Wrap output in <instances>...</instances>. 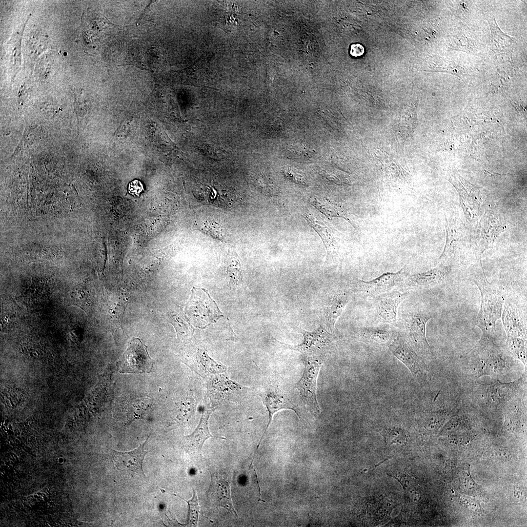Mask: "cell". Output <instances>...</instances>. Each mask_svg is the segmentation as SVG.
<instances>
[{
  "instance_id": "6da1fadb",
  "label": "cell",
  "mask_w": 527,
  "mask_h": 527,
  "mask_svg": "<svg viewBox=\"0 0 527 527\" xmlns=\"http://www.w3.org/2000/svg\"><path fill=\"white\" fill-rule=\"evenodd\" d=\"M470 369L477 377L488 375L497 379L509 369L511 357L497 345L495 339L482 335L475 345L467 354Z\"/></svg>"
},
{
  "instance_id": "7a4b0ae2",
  "label": "cell",
  "mask_w": 527,
  "mask_h": 527,
  "mask_svg": "<svg viewBox=\"0 0 527 527\" xmlns=\"http://www.w3.org/2000/svg\"><path fill=\"white\" fill-rule=\"evenodd\" d=\"M481 295L480 310L475 324L482 335L495 339L496 322L501 318L505 299L502 293L490 283L484 275L483 279L474 280Z\"/></svg>"
},
{
  "instance_id": "3957f363",
  "label": "cell",
  "mask_w": 527,
  "mask_h": 527,
  "mask_svg": "<svg viewBox=\"0 0 527 527\" xmlns=\"http://www.w3.org/2000/svg\"><path fill=\"white\" fill-rule=\"evenodd\" d=\"M186 310L193 324L202 328L223 316L215 301L203 288H193Z\"/></svg>"
},
{
  "instance_id": "277c9868",
  "label": "cell",
  "mask_w": 527,
  "mask_h": 527,
  "mask_svg": "<svg viewBox=\"0 0 527 527\" xmlns=\"http://www.w3.org/2000/svg\"><path fill=\"white\" fill-rule=\"evenodd\" d=\"M304 368L296 388L301 398L313 412L320 411L316 397V383L318 373L323 364L316 357L304 356Z\"/></svg>"
},
{
  "instance_id": "5b68a950",
  "label": "cell",
  "mask_w": 527,
  "mask_h": 527,
  "mask_svg": "<svg viewBox=\"0 0 527 527\" xmlns=\"http://www.w3.org/2000/svg\"><path fill=\"white\" fill-rule=\"evenodd\" d=\"M432 315L427 311L415 310L403 316L404 327L408 339V343L418 351H430L431 347L426 338V325Z\"/></svg>"
},
{
  "instance_id": "8992f818",
  "label": "cell",
  "mask_w": 527,
  "mask_h": 527,
  "mask_svg": "<svg viewBox=\"0 0 527 527\" xmlns=\"http://www.w3.org/2000/svg\"><path fill=\"white\" fill-rule=\"evenodd\" d=\"M300 332L304 337V340L301 344L290 345L281 343L286 348L299 351L304 356L310 357L324 354L331 349L333 345L335 335L322 326L311 331L301 329Z\"/></svg>"
},
{
  "instance_id": "52a82bcc",
  "label": "cell",
  "mask_w": 527,
  "mask_h": 527,
  "mask_svg": "<svg viewBox=\"0 0 527 527\" xmlns=\"http://www.w3.org/2000/svg\"><path fill=\"white\" fill-rule=\"evenodd\" d=\"M153 361L150 358L147 346L141 340L133 337L128 342L119 364L121 373H142L150 372Z\"/></svg>"
},
{
  "instance_id": "ba28073f",
  "label": "cell",
  "mask_w": 527,
  "mask_h": 527,
  "mask_svg": "<svg viewBox=\"0 0 527 527\" xmlns=\"http://www.w3.org/2000/svg\"><path fill=\"white\" fill-rule=\"evenodd\" d=\"M388 347L392 354L405 365L416 380L422 383L426 381V365L407 341L397 334Z\"/></svg>"
},
{
  "instance_id": "9c48e42d",
  "label": "cell",
  "mask_w": 527,
  "mask_h": 527,
  "mask_svg": "<svg viewBox=\"0 0 527 527\" xmlns=\"http://www.w3.org/2000/svg\"><path fill=\"white\" fill-rule=\"evenodd\" d=\"M259 396L261 397L267 408L269 415V421L257 446L252 462H253L261 442L270 426L274 414L282 409H291L293 410L300 418L296 405L294 404L290 395L284 389L280 386L271 384L265 386L260 391Z\"/></svg>"
},
{
  "instance_id": "30bf717a",
  "label": "cell",
  "mask_w": 527,
  "mask_h": 527,
  "mask_svg": "<svg viewBox=\"0 0 527 527\" xmlns=\"http://www.w3.org/2000/svg\"><path fill=\"white\" fill-rule=\"evenodd\" d=\"M210 476V484L206 492L208 503L213 507L224 508L238 519L232 503L228 474L225 472L215 470L211 471Z\"/></svg>"
},
{
  "instance_id": "8fae6325",
  "label": "cell",
  "mask_w": 527,
  "mask_h": 527,
  "mask_svg": "<svg viewBox=\"0 0 527 527\" xmlns=\"http://www.w3.org/2000/svg\"><path fill=\"white\" fill-rule=\"evenodd\" d=\"M407 277L405 267L396 272H386L375 279L357 282V290L363 298H374L376 296L390 291L403 283Z\"/></svg>"
},
{
  "instance_id": "7c38bea8",
  "label": "cell",
  "mask_w": 527,
  "mask_h": 527,
  "mask_svg": "<svg viewBox=\"0 0 527 527\" xmlns=\"http://www.w3.org/2000/svg\"><path fill=\"white\" fill-rule=\"evenodd\" d=\"M407 296V292L391 290L373 298L374 310L379 321L398 326L397 309Z\"/></svg>"
},
{
  "instance_id": "4fadbf2b",
  "label": "cell",
  "mask_w": 527,
  "mask_h": 527,
  "mask_svg": "<svg viewBox=\"0 0 527 527\" xmlns=\"http://www.w3.org/2000/svg\"><path fill=\"white\" fill-rule=\"evenodd\" d=\"M523 378L510 383H502L497 379L486 383L483 386L482 395L484 399L493 407H498L509 401L521 387Z\"/></svg>"
},
{
  "instance_id": "5bb4252c",
  "label": "cell",
  "mask_w": 527,
  "mask_h": 527,
  "mask_svg": "<svg viewBox=\"0 0 527 527\" xmlns=\"http://www.w3.org/2000/svg\"><path fill=\"white\" fill-rule=\"evenodd\" d=\"M147 440L136 449L129 452H118L113 450L114 452V464L118 470L126 472L133 477L136 474H140L145 476L142 468L143 460L145 455L149 452L144 449V446Z\"/></svg>"
},
{
  "instance_id": "9a60e30c",
  "label": "cell",
  "mask_w": 527,
  "mask_h": 527,
  "mask_svg": "<svg viewBox=\"0 0 527 527\" xmlns=\"http://www.w3.org/2000/svg\"><path fill=\"white\" fill-rule=\"evenodd\" d=\"M448 273L447 267L441 265L426 272L407 276L403 284L410 289L431 288L443 284Z\"/></svg>"
},
{
  "instance_id": "2e32d148",
  "label": "cell",
  "mask_w": 527,
  "mask_h": 527,
  "mask_svg": "<svg viewBox=\"0 0 527 527\" xmlns=\"http://www.w3.org/2000/svg\"><path fill=\"white\" fill-rule=\"evenodd\" d=\"M212 411L211 408H204L195 431L186 437L188 452L202 462L204 460L202 452L203 445L207 439L213 437L210 433L208 426V419Z\"/></svg>"
},
{
  "instance_id": "e0dca14e",
  "label": "cell",
  "mask_w": 527,
  "mask_h": 527,
  "mask_svg": "<svg viewBox=\"0 0 527 527\" xmlns=\"http://www.w3.org/2000/svg\"><path fill=\"white\" fill-rule=\"evenodd\" d=\"M501 315L507 338L527 339V328L519 310L513 304H504Z\"/></svg>"
},
{
  "instance_id": "ac0fdd59",
  "label": "cell",
  "mask_w": 527,
  "mask_h": 527,
  "mask_svg": "<svg viewBox=\"0 0 527 527\" xmlns=\"http://www.w3.org/2000/svg\"><path fill=\"white\" fill-rule=\"evenodd\" d=\"M349 301L350 296L348 293L339 292L333 295L328 301V304L324 307L322 318L325 324V328L331 333L335 335L336 322Z\"/></svg>"
},
{
  "instance_id": "d6986e66",
  "label": "cell",
  "mask_w": 527,
  "mask_h": 527,
  "mask_svg": "<svg viewBox=\"0 0 527 527\" xmlns=\"http://www.w3.org/2000/svg\"><path fill=\"white\" fill-rule=\"evenodd\" d=\"M305 218L322 239L327 251V261L336 262L339 258L337 243L331 229L322 221L311 214L305 215Z\"/></svg>"
},
{
  "instance_id": "ffe728a7",
  "label": "cell",
  "mask_w": 527,
  "mask_h": 527,
  "mask_svg": "<svg viewBox=\"0 0 527 527\" xmlns=\"http://www.w3.org/2000/svg\"><path fill=\"white\" fill-rule=\"evenodd\" d=\"M471 184L466 183V189L464 187L463 182H456L455 184L462 202L464 211L468 213L470 217L472 218L479 215L482 208V200L479 197V192L470 186Z\"/></svg>"
},
{
  "instance_id": "44dd1931",
  "label": "cell",
  "mask_w": 527,
  "mask_h": 527,
  "mask_svg": "<svg viewBox=\"0 0 527 527\" xmlns=\"http://www.w3.org/2000/svg\"><path fill=\"white\" fill-rule=\"evenodd\" d=\"M482 222L480 242L478 246L480 255L493 244L495 239L503 230L500 222L491 216H486Z\"/></svg>"
},
{
  "instance_id": "7402d4cb",
  "label": "cell",
  "mask_w": 527,
  "mask_h": 527,
  "mask_svg": "<svg viewBox=\"0 0 527 527\" xmlns=\"http://www.w3.org/2000/svg\"><path fill=\"white\" fill-rule=\"evenodd\" d=\"M374 156L387 177L395 180H402L405 177L404 169L386 152L380 149L375 152Z\"/></svg>"
},
{
  "instance_id": "603a6c76",
  "label": "cell",
  "mask_w": 527,
  "mask_h": 527,
  "mask_svg": "<svg viewBox=\"0 0 527 527\" xmlns=\"http://www.w3.org/2000/svg\"><path fill=\"white\" fill-rule=\"evenodd\" d=\"M417 105L411 103L403 110L399 118L398 126L401 136L404 138L411 137L417 126Z\"/></svg>"
},
{
  "instance_id": "cb8c5ba5",
  "label": "cell",
  "mask_w": 527,
  "mask_h": 527,
  "mask_svg": "<svg viewBox=\"0 0 527 527\" xmlns=\"http://www.w3.org/2000/svg\"><path fill=\"white\" fill-rule=\"evenodd\" d=\"M488 20L491 30V42L493 48L498 51L505 52L513 47L516 42L514 38L504 33L497 25L494 17Z\"/></svg>"
},
{
  "instance_id": "d4e9b609",
  "label": "cell",
  "mask_w": 527,
  "mask_h": 527,
  "mask_svg": "<svg viewBox=\"0 0 527 527\" xmlns=\"http://www.w3.org/2000/svg\"><path fill=\"white\" fill-rule=\"evenodd\" d=\"M358 334L364 342L374 345H382L390 338L389 331L381 327H364L358 330Z\"/></svg>"
},
{
  "instance_id": "484cf974",
  "label": "cell",
  "mask_w": 527,
  "mask_h": 527,
  "mask_svg": "<svg viewBox=\"0 0 527 527\" xmlns=\"http://www.w3.org/2000/svg\"><path fill=\"white\" fill-rule=\"evenodd\" d=\"M507 346L510 354L521 361L527 367V340L519 338H507Z\"/></svg>"
},
{
  "instance_id": "4316f807",
  "label": "cell",
  "mask_w": 527,
  "mask_h": 527,
  "mask_svg": "<svg viewBox=\"0 0 527 527\" xmlns=\"http://www.w3.org/2000/svg\"><path fill=\"white\" fill-rule=\"evenodd\" d=\"M198 360L203 371L206 373L217 374L226 369L223 365L212 359L203 350L198 351Z\"/></svg>"
},
{
  "instance_id": "83f0119b",
  "label": "cell",
  "mask_w": 527,
  "mask_h": 527,
  "mask_svg": "<svg viewBox=\"0 0 527 527\" xmlns=\"http://www.w3.org/2000/svg\"><path fill=\"white\" fill-rule=\"evenodd\" d=\"M312 204L328 217H344L345 212L337 204L318 199L312 200Z\"/></svg>"
},
{
  "instance_id": "f1b7e54d",
  "label": "cell",
  "mask_w": 527,
  "mask_h": 527,
  "mask_svg": "<svg viewBox=\"0 0 527 527\" xmlns=\"http://www.w3.org/2000/svg\"><path fill=\"white\" fill-rule=\"evenodd\" d=\"M286 154L289 158L301 161H308L312 157V150L302 144H294L288 146Z\"/></svg>"
},
{
  "instance_id": "f546056e",
  "label": "cell",
  "mask_w": 527,
  "mask_h": 527,
  "mask_svg": "<svg viewBox=\"0 0 527 527\" xmlns=\"http://www.w3.org/2000/svg\"><path fill=\"white\" fill-rule=\"evenodd\" d=\"M193 494L191 499L186 501L188 505L189 514L188 525L190 526L196 527L198 525L199 514L200 513V506L198 504V498L196 491L193 489Z\"/></svg>"
},
{
  "instance_id": "4dcf8cb0",
  "label": "cell",
  "mask_w": 527,
  "mask_h": 527,
  "mask_svg": "<svg viewBox=\"0 0 527 527\" xmlns=\"http://www.w3.org/2000/svg\"><path fill=\"white\" fill-rule=\"evenodd\" d=\"M227 268L231 281L237 283L242 280L240 264L235 254L229 255L227 262Z\"/></svg>"
},
{
  "instance_id": "1f68e13d",
  "label": "cell",
  "mask_w": 527,
  "mask_h": 527,
  "mask_svg": "<svg viewBox=\"0 0 527 527\" xmlns=\"http://www.w3.org/2000/svg\"><path fill=\"white\" fill-rule=\"evenodd\" d=\"M202 230L210 236L220 240H222L223 237V228L218 223L207 221L204 223L202 226Z\"/></svg>"
},
{
  "instance_id": "d6a6232c",
  "label": "cell",
  "mask_w": 527,
  "mask_h": 527,
  "mask_svg": "<svg viewBox=\"0 0 527 527\" xmlns=\"http://www.w3.org/2000/svg\"><path fill=\"white\" fill-rule=\"evenodd\" d=\"M284 176L292 182L299 185L305 184V179L302 172L291 167H285L283 170Z\"/></svg>"
},
{
  "instance_id": "836d02e7",
  "label": "cell",
  "mask_w": 527,
  "mask_h": 527,
  "mask_svg": "<svg viewBox=\"0 0 527 527\" xmlns=\"http://www.w3.org/2000/svg\"><path fill=\"white\" fill-rule=\"evenodd\" d=\"M128 189L131 194L139 196L143 190V184L140 181L135 180L129 183Z\"/></svg>"
},
{
  "instance_id": "e575fe53",
  "label": "cell",
  "mask_w": 527,
  "mask_h": 527,
  "mask_svg": "<svg viewBox=\"0 0 527 527\" xmlns=\"http://www.w3.org/2000/svg\"><path fill=\"white\" fill-rule=\"evenodd\" d=\"M364 47L360 44H354L351 46L350 53L353 57H360L364 54Z\"/></svg>"
}]
</instances>
